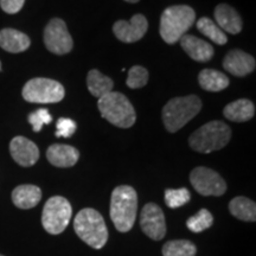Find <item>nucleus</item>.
<instances>
[{
	"instance_id": "393cba45",
	"label": "nucleus",
	"mask_w": 256,
	"mask_h": 256,
	"mask_svg": "<svg viewBox=\"0 0 256 256\" xmlns=\"http://www.w3.org/2000/svg\"><path fill=\"white\" fill-rule=\"evenodd\" d=\"M196 252V246L188 240H174L166 242L162 247L164 256H194Z\"/></svg>"
},
{
	"instance_id": "39448f33",
	"label": "nucleus",
	"mask_w": 256,
	"mask_h": 256,
	"mask_svg": "<svg viewBox=\"0 0 256 256\" xmlns=\"http://www.w3.org/2000/svg\"><path fill=\"white\" fill-rule=\"evenodd\" d=\"M232 138V130L222 121H210L191 134L188 144L194 151L211 153L228 145Z\"/></svg>"
},
{
	"instance_id": "473e14b6",
	"label": "nucleus",
	"mask_w": 256,
	"mask_h": 256,
	"mask_svg": "<svg viewBox=\"0 0 256 256\" xmlns=\"http://www.w3.org/2000/svg\"><path fill=\"white\" fill-rule=\"evenodd\" d=\"M0 70H2V63H0Z\"/></svg>"
},
{
	"instance_id": "ddd939ff",
	"label": "nucleus",
	"mask_w": 256,
	"mask_h": 256,
	"mask_svg": "<svg viewBox=\"0 0 256 256\" xmlns=\"http://www.w3.org/2000/svg\"><path fill=\"white\" fill-rule=\"evenodd\" d=\"M10 153L14 162L24 168L34 165L40 159V150L36 144L24 136H16L11 140Z\"/></svg>"
},
{
	"instance_id": "b1692460",
	"label": "nucleus",
	"mask_w": 256,
	"mask_h": 256,
	"mask_svg": "<svg viewBox=\"0 0 256 256\" xmlns=\"http://www.w3.org/2000/svg\"><path fill=\"white\" fill-rule=\"evenodd\" d=\"M197 28L204 36H206L209 40H212L215 44H218V46H224L228 42L226 34H224V31L220 30L218 25L214 23L212 19L206 17L200 18L197 22Z\"/></svg>"
},
{
	"instance_id": "c85d7f7f",
	"label": "nucleus",
	"mask_w": 256,
	"mask_h": 256,
	"mask_svg": "<svg viewBox=\"0 0 256 256\" xmlns=\"http://www.w3.org/2000/svg\"><path fill=\"white\" fill-rule=\"evenodd\" d=\"M51 121H52V116H51L49 110H44V108L37 110L28 115V122L34 128V132H40L44 124H51Z\"/></svg>"
},
{
	"instance_id": "f3484780",
	"label": "nucleus",
	"mask_w": 256,
	"mask_h": 256,
	"mask_svg": "<svg viewBox=\"0 0 256 256\" xmlns=\"http://www.w3.org/2000/svg\"><path fill=\"white\" fill-rule=\"evenodd\" d=\"M216 24L222 31L238 34L242 30V19L235 8L228 4H220L215 8Z\"/></svg>"
},
{
	"instance_id": "f8f14e48",
	"label": "nucleus",
	"mask_w": 256,
	"mask_h": 256,
	"mask_svg": "<svg viewBox=\"0 0 256 256\" xmlns=\"http://www.w3.org/2000/svg\"><path fill=\"white\" fill-rule=\"evenodd\" d=\"M148 28V23L145 16L134 14L130 22L118 20L113 26V32L116 38L124 43H134L145 36Z\"/></svg>"
},
{
	"instance_id": "72a5a7b5",
	"label": "nucleus",
	"mask_w": 256,
	"mask_h": 256,
	"mask_svg": "<svg viewBox=\"0 0 256 256\" xmlns=\"http://www.w3.org/2000/svg\"><path fill=\"white\" fill-rule=\"evenodd\" d=\"M0 256H4V255H0Z\"/></svg>"
},
{
	"instance_id": "423d86ee",
	"label": "nucleus",
	"mask_w": 256,
	"mask_h": 256,
	"mask_svg": "<svg viewBox=\"0 0 256 256\" xmlns=\"http://www.w3.org/2000/svg\"><path fill=\"white\" fill-rule=\"evenodd\" d=\"M98 110L106 120L120 128H130L136 122V110L130 101L121 92H110L98 98Z\"/></svg>"
},
{
	"instance_id": "2eb2a0df",
	"label": "nucleus",
	"mask_w": 256,
	"mask_h": 256,
	"mask_svg": "<svg viewBox=\"0 0 256 256\" xmlns=\"http://www.w3.org/2000/svg\"><path fill=\"white\" fill-rule=\"evenodd\" d=\"M46 158L56 168H72L78 162L80 152L72 146L54 144L48 148Z\"/></svg>"
},
{
	"instance_id": "5701e85b",
	"label": "nucleus",
	"mask_w": 256,
	"mask_h": 256,
	"mask_svg": "<svg viewBox=\"0 0 256 256\" xmlns=\"http://www.w3.org/2000/svg\"><path fill=\"white\" fill-rule=\"evenodd\" d=\"M87 86L89 92L92 96L95 98H101L104 95L110 94L113 89L114 83L112 81V78L108 76L104 75V74L98 72V70L92 69L88 72L87 76Z\"/></svg>"
},
{
	"instance_id": "cd10ccee",
	"label": "nucleus",
	"mask_w": 256,
	"mask_h": 256,
	"mask_svg": "<svg viewBox=\"0 0 256 256\" xmlns=\"http://www.w3.org/2000/svg\"><path fill=\"white\" fill-rule=\"evenodd\" d=\"M148 81V72L140 66H134L128 72L127 86L132 89L142 88L147 84Z\"/></svg>"
},
{
	"instance_id": "dca6fc26",
	"label": "nucleus",
	"mask_w": 256,
	"mask_h": 256,
	"mask_svg": "<svg viewBox=\"0 0 256 256\" xmlns=\"http://www.w3.org/2000/svg\"><path fill=\"white\" fill-rule=\"evenodd\" d=\"M180 46L185 52L197 62H208L215 54L211 44L191 34H184L180 38Z\"/></svg>"
},
{
	"instance_id": "f03ea898",
	"label": "nucleus",
	"mask_w": 256,
	"mask_h": 256,
	"mask_svg": "<svg viewBox=\"0 0 256 256\" xmlns=\"http://www.w3.org/2000/svg\"><path fill=\"white\" fill-rule=\"evenodd\" d=\"M74 230L83 242L94 249L104 248L108 241V229L104 217L92 208H86L76 215Z\"/></svg>"
},
{
	"instance_id": "6e6552de",
	"label": "nucleus",
	"mask_w": 256,
	"mask_h": 256,
	"mask_svg": "<svg viewBox=\"0 0 256 256\" xmlns=\"http://www.w3.org/2000/svg\"><path fill=\"white\" fill-rule=\"evenodd\" d=\"M23 98L31 104H57L64 98V87L55 80L37 78L26 82L23 88Z\"/></svg>"
},
{
	"instance_id": "20e7f679",
	"label": "nucleus",
	"mask_w": 256,
	"mask_h": 256,
	"mask_svg": "<svg viewBox=\"0 0 256 256\" xmlns=\"http://www.w3.org/2000/svg\"><path fill=\"white\" fill-rule=\"evenodd\" d=\"M202 110V101L196 95L174 98L162 108V121L168 132H178Z\"/></svg>"
},
{
	"instance_id": "4468645a",
	"label": "nucleus",
	"mask_w": 256,
	"mask_h": 256,
	"mask_svg": "<svg viewBox=\"0 0 256 256\" xmlns=\"http://www.w3.org/2000/svg\"><path fill=\"white\" fill-rule=\"evenodd\" d=\"M255 66L254 57L238 49L229 51L223 60L224 69L238 78H242L254 72Z\"/></svg>"
},
{
	"instance_id": "c756f323",
	"label": "nucleus",
	"mask_w": 256,
	"mask_h": 256,
	"mask_svg": "<svg viewBox=\"0 0 256 256\" xmlns=\"http://www.w3.org/2000/svg\"><path fill=\"white\" fill-rule=\"evenodd\" d=\"M76 122L68 118H60L56 124V136L69 138L76 130Z\"/></svg>"
},
{
	"instance_id": "bb28decb",
	"label": "nucleus",
	"mask_w": 256,
	"mask_h": 256,
	"mask_svg": "<svg viewBox=\"0 0 256 256\" xmlns=\"http://www.w3.org/2000/svg\"><path fill=\"white\" fill-rule=\"evenodd\" d=\"M191 200V194L186 188H168L165 191V203L171 209L180 208L188 204Z\"/></svg>"
},
{
	"instance_id": "aec40b11",
	"label": "nucleus",
	"mask_w": 256,
	"mask_h": 256,
	"mask_svg": "<svg viewBox=\"0 0 256 256\" xmlns=\"http://www.w3.org/2000/svg\"><path fill=\"white\" fill-rule=\"evenodd\" d=\"M224 116L235 122H246L255 115V106L250 100L241 98L226 104L223 110Z\"/></svg>"
},
{
	"instance_id": "a878e982",
	"label": "nucleus",
	"mask_w": 256,
	"mask_h": 256,
	"mask_svg": "<svg viewBox=\"0 0 256 256\" xmlns=\"http://www.w3.org/2000/svg\"><path fill=\"white\" fill-rule=\"evenodd\" d=\"M214 223V217L211 212L206 209H202L198 211L196 215H194L188 220L186 226L192 232H202L204 230L209 229Z\"/></svg>"
},
{
	"instance_id": "9b49d317",
	"label": "nucleus",
	"mask_w": 256,
	"mask_h": 256,
	"mask_svg": "<svg viewBox=\"0 0 256 256\" xmlns=\"http://www.w3.org/2000/svg\"><path fill=\"white\" fill-rule=\"evenodd\" d=\"M140 226L145 235L154 241H160L166 235L165 216L162 208L154 203L144 206L140 215Z\"/></svg>"
},
{
	"instance_id": "412c9836",
	"label": "nucleus",
	"mask_w": 256,
	"mask_h": 256,
	"mask_svg": "<svg viewBox=\"0 0 256 256\" xmlns=\"http://www.w3.org/2000/svg\"><path fill=\"white\" fill-rule=\"evenodd\" d=\"M200 87L206 92H220L229 86L228 76L214 69H204L198 75Z\"/></svg>"
},
{
	"instance_id": "f257e3e1",
	"label": "nucleus",
	"mask_w": 256,
	"mask_h": 256,
	"mask_svg": "<svg viewBox=\"0 0 256 256\" xmlns=\"http://www.w3.org/2000/svg\"><path fill=\"white\" fill-rule=\"evenodd\" d=\"M138 194L132 186L121 185L115 188L110 198V218L120 232L133 228L136 218Z\"/></svg>"
},
{
	"instance_id": "a211bd4d",
	"label": "nucleus",
	"mask_w": 256,
	"mask_h": 256,
	"mask_svg": "<svg viewBox=\"0 0 256 256\" xmlns=\"http://www.w3.org/2000/svg\"><path fill=\"white\" fill-rule=\"evenodd\" d=\"M31 42L26 34L14 28H2L0 31V46L11 54H19L28 50Z\"/></svg>"
},
{
	"instance_id": "1a4fd4ad",
	"label": "nucleus",
	"mask_w": 256,
	"mask_h": 256,
	"mask_svg": "<svg viewBox=\"0 0 256 256\" xmlns=\"http://www.w3.org/2000/svg\"><path fill=\"white\" fill-rule=\"evenodd\" d=\"M44 43L46 49L56 55H66L72 51L74 42L64 20L51 19L44 30Z\"/></svg>"
},
{
	"instance_id": "7c9ffc66",
	"label": "nucleus",
	"mask_w": 256,
	"mask_h": 256,
	"mask_svg": "<svg viewBox=\"0 0 256 256\" xmlns=\"http://www.w3.org/2000/svg\"><path fill=\"white\" fill-rule=\"evenodd\" d=\"M25 0H0V8L8 14H18L23 8Z\"/></svg>"
},
{
	"instance_id": "9d476101",
	"label": "nucleus",
	"mask_w": 256,
	"mask_h": 256,
	"mask_svg": "<svg viewBox=\"0 0 256 256\" xmlns=\"http://www.w3.org/2000/svg\"><path fill=\"white\" fill-rule=\"evenodd\" d=\"M190 182L202 196H222L226 191L224 179L216 171L203 166L192 170Z\"/></svg>"
},
{
	"instance_id": "2f4dec72",
	"label": "nucleus",
	"mask_w": 256,
	"mask_h": 256,
	"mask_svg": "<svg viewBox=\"0 0 256 256\" xmlns=\"http://www.w3.org/2000/svg\"><path fill=\"white\" fill-rule=\"evenodd\" d=\"M124 2H130V4H136V2H139V0H124Z\"/></svg>"
},
{
	"instance_id": "7ed1b4c3",
	"label": "nucleus",
	"mask_w": 256,
	"mask_h": 256,
	"mask_svg": "<svg viewBox=\"0 0 256 256\" xmlns=\"http://www.w3.org/2000/svg\"><path fill=\"white\" fill-rule=\"evenodd\" d=\"M194 19L196 14L190 6H170L160 17V36L168 44H174L194 25Z\"/></svg>"
},
{
	"instance_id": "4be33fe9",
	"label": "nucleus",
	"mask_w": 256,
	"mask_h": 256,
	"mask_svg": "<svg viewBox=\"0 0 256 256\" xmlns=\"http://www.w3.org/2000/svg\"><path fill=\"white\" fill-rule=\"evenodd\" d=\"M229 211L236 218L244 222H255L256 220V206L247 197H235L229 203Z\"/></svg>"
},
{
	"instance_id": "6ab92c4d",
	"label": "nucleus",
	"mask_w": 256,
	"mask_h": 256,
	"mask_svg": "<svg viewBox=\"0 0 256 256\" xmlns=\"http://www.w3.org/2000/svg\"><path fill=\"white\" fill-rule=\"evenodd\" d=\"M42 200V191L36 185H19L12 191V202L19 209H32Z\"/></svg>"
},
{
	"instance_id": "0eeeda50",
	"label": "nucleus",
	"mask_w": 256,
	"mask_h": 256,
	"mask_svg": "<svg viewBox=\"0 0 256 256\" xmlns=\"http://www.w3.org/2000/svg\"><path fill=\"white\" fill-rule=\"evenodd\" d=\"M72 208L66 198L51 197L46 200L42 212V224L51 235H60L66 229L72 220Z\"/></svg>"
}]
</instances>
